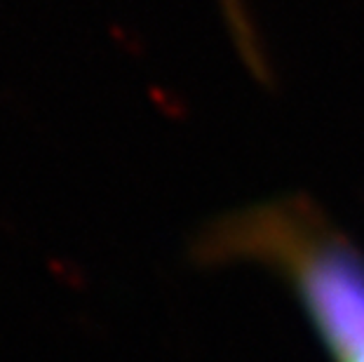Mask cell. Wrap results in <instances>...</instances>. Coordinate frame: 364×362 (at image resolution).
Segmentation results:
<instances>
[{"mask_svg":"<svg viewBox=\"0 0 364 362\" xmlns=\"http://www.w3.org/2000/svg\"><path fill=\"white\" fill-rule=\"evenodd\" d=\"M209 252L268 259L291 275L338 362H364V257L299 200L223 221Z\"/></svg>","mask_w":364,"mask_h":362,"instance_id":"1","label":"cell"},{"mask_svg":"<svg viewBox=\"0 0 364 362\" xmlns=\"http://www.w3.org/2000/svg\"><path fill=\"white\" fill-rule=\"evenodd\" d=\"M48 266H50L52 275L61 284H66V287H82V273H80V268L75 266L71 259H66V257H52Z\"/></svg>","mask_w":364,"mask_h":362,"instance_id":"2","label":"cell"}]
</instances>
